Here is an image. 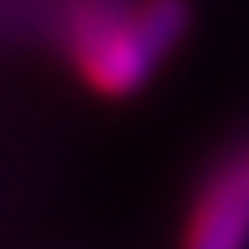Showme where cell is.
<instances>
[{"label": "cell", "mask_w": 249, "mask_h": 249, "mask_svg": "<svg viewBox=\"0 0 249 249\" xmlns=\"http://www.w3.org/2000/svg\"><path fill=\"white\" fill-rule=\"evenodd\" d=\"M191 25L187 0H142L133 13H96L75 29V62L104 96L137 91Z\"/></svg>", "instance_id": "1"}, {"label": "cell", "mask_w": 249, "mask_h": 249, "mask_svg": "<svg viewBox=\"0 0 249 249\" xmlns=\"http://www.w3.org/2000/svg\"><path fill=\"white\" fill-rule=\"evenodd\" d=\"M183 249H249V150L208 178Z\"/></svg>", "instance_id": "2"}]
</instances>
